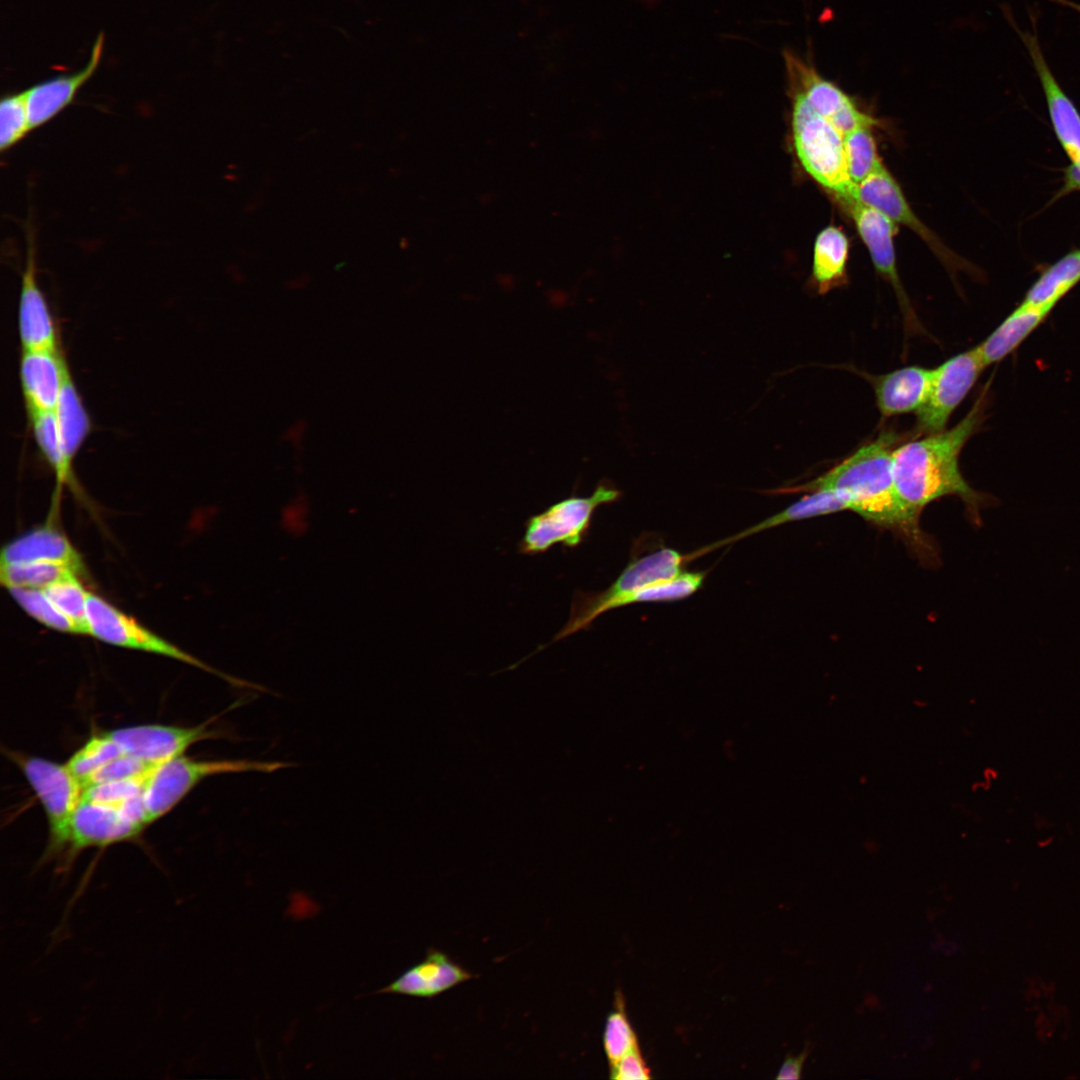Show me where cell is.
Wrapping results in <instances>:
<instances>
[{
    "label": "cell",
    "instance_id": "6da1fadb",
    "mask_svg": "<svg viewBox=\"0 0 1080 1080\" xmlns=\"http://www.w3.org/2000/svg\"><path fill=\"white\" fill-rule=\"evenodd\" d=\"M897 440L895 432L883 431L816 479L780 492L834 491L847 502L850 511L896 533L919 556L929 558L935 552L920 527V516L907 508L896 489L892 454Z\"/></svg>",
    "mask_w": 1080,
    "mask_h": 1080
},
{
    "label": "cell",
    "instance_id": "7a4b0ae2",
    "mask_svg": "<svg viewBox=\"0 0 1080 1080\" xmlns=\"http://www.w3.org/2000/svg\"><path fill=\"white\" fill-rule=\"evenodd\" d=\"M988 386L970 411L954 427L930 433L924 438L904 443L894 449L893 474L903 503L916 515L931 502L957 496L965 504L972 520L980 521L979 511L990 502L989 496L974 490L959 468V455L966 442L985 419Z\"/></svg>",
    "mask_w": 1080,
    "mask_h": 1080
},
{
    "label": "cell",
    "instance_id": "3957f363",
    "mask_svg": "<svg viewBox=\"0 0 1080 1080\" xmlns=\"http://www.w3.org/2000/svg\"><path fill=\"white\" fill-rule=\"evenodd\" d=\"M791 104V138L804 171L842 203L857 196L844 150V135L816 112L804 96L787 87Z\"/></svg>",
    "mask_w": 1080,
    "mask_h": 1080
},
{
    "label": "cell",
    "instance_id": "277c9868",
    "mask_svg": "<svg viewBox=\"0 0 1080 1080\" xmlns=\"http://www.w3.org/2000/svg\"><path fill=\"white\" fill-rule=\"evenodd\" d=\"M689 560V554H681L675 549L664 547L631 560L605 590L576 591L567 623L549 644L587 630L602 614L626 606V601L632 594L651 584L679 575Z\"/></svg>",
    "mask_w": 1080,
    "mask_h": 1080
},
{
    "label": "cell",
    "instance_id": "5b68a950",
    "mask_svg": "<svg viewBox=\"0 0 1080 1080\" xmlns=\"http://www.w3.org/2000/svg\"><path fill=\"white\" fill-rule=\"evenodd\" d=\"M620 496L618 489L601 481L589 496L572 494L551 504L525 521L519 553L538 555L557 544L568 549L578 547L588 534L595 510Z\"/></svg>",
    "mask_w": 1080,
    "mask_h": 1080
},
{
    "label": "cell",
    "instance_id": "8992f818",
    "mask_svg": "<svg viewBox=\"0 0 1080 1080\" xmlns=\"http://www.w3.org/2000/svg\"><path fill=\"white\" fill-rule=\"evenodd\" d=\"M295 766L280 761L247 759L196 761L178 756L158 764L150 773L144 789L148 821L154 822L168 813L192 788L203 779L225 773H272Z\"/></svg>",
    "mask_w": 1080,
    "mask_h": 1080
},
{
    "label": "cell",
    "instance_id": "52a82bcc",
    "mask_svg": "<svg viewBox=\"0 0 1080 1080\" xmlns=\"http://www.w3.org/2000/svg\"><path fill=\"white\" fill-rule=\"evenodd\" d=\"M86 618L89 635L114 645L169 657L213 673L232 685L262 690V686L225 675L179 647L147 629L113 604L94 593L88 592Z\"/></svg>",
    "mask_w": 1080,
    "mask_h": 1080
},
{
    "label": "cell",
    "instance_id": "ba28073f",
    "mask_svg": "<svg viewBox=\"0 0 1080 1080\" xmlns=\"http://www.w3.org/2000/svg\"><path fill=\"white\" fill-rule=\"evenodd\" d=\"M47 816L50 845L45 858L63 851L70 819L84 798L83 782L64 764L39 757H15Z\"/></svg>",
    "mask_w": 1080,
    "mask_h": 1080
},
{
    "label": "cell",
    "instance_id": "9c48e42d",
    "mask_svg": "<svg viewBox=\"0 0 1080 1080\" xmlns=\"http://www.w3.org/2000/svg\"><path fill=\"white\" fill-rule=\"evenodd\" d=\"M787 87L799 91L813 109L828 119L843 135L877 120L858 106L856 100L817 69L810 53L784 49Z\"/></svg>",
    "mask_w": 1080,
    "mask_h": 1080
},
{
    "label": "cell",
    "instance_id": "30bf717a",
    "mask_svg": "<svg viewBox=\"0 0 1080 1080\" xmlns=\"http://www.w3.org/2000/svg\"><path fill=\"white\" fill-rule=\"evenodd\" d=\"M984 368L975 347L934 368L928 397L916 412L918 430L928 434L944 430Z\"/></svg>",
    "mask_w": 1080,
    "mask_h": 1080
},
{
    "label": "cell",
    "instance_id": "8fae6325",
    "mask_svg": "<svg viewBox=\"0 0 1080 1080\" xmlns=\"http://www.w3.org/2000/svg\"><path fill=\"white\" fill-rule=\"evenodd\" d=\"M142 829L118 807L83 798L68 824L63 847V851H68L65 866L83 849L103 848L133 839Z\"/></svg>",
    "mask_w": 1080,
    "mask_h": 1080
},
{
    "label": "cell",
    "instance_id": "7c38bea8",
    "mask_svg": "<svg viewBox=\"0 0 1080 1080\" xmlns=\"http://www.w3.org/2000/svg\"><path fill=\"white\" fill-rule=\"evenodd\" d=\"M212 721L209 719L195 727L137 725L115 729L108 734L125 754L158 765L181 756L194 743L217 738L218 732L208 729Z\"/></svg>",
    "mask_w": 1080,
    "mask_h": 1080
},
{
    "label": "cell",
    "instance_id": "4fadbf2b",
    "mask_svg": "<svg viewBox=\"0 0 1080 1080\" xmlns=\"http://www.w3.org/2000/svg\"><path fill=\"white\" fill-rule=\"evenodd\" d=\"M18 305V331L23 350L59 349L57 327L44 293L37 282L35 247L28 238Z\"/></svg>",
    "mask_w": 1080,
    "mask_h": 1080
},
{
    "label": "cell",
    "instance_id": "5bb4252c",
    "mask_svg": "<svg viewBox=\"0 0 1080 1080\" xmlns=\"http://www.w3.org/2000/svg\"><path fill=\"white\" fill-rule=\"evenodd\" d=\"M1039 77L1056 136L1071 162H1080V115L1054 77L1035 32L1014 25Z\"/></svg>",
    "mask_w": 1080,
    "mask_h": 1080
},
{
    "label": "cell",
    "instance_id": "9a60e30c",
    "mask_svg": "<svg viewBox=\"0 0 1080 1080\" xmlns=\"http://www.w3.org/2000/svg\"><path fill=\"white\" fill-rule=\"evenodd\" d=\"M840 204L853 219L870 253L874 267L893 286L903 309L909 310L910 304L896 265L894 247L896 223L882 212L861 202L858 197L850 198Z\"/></svg>",
    "mask_w": 1080,
    "mask_h": 1080
},
{
    "label": "cell",
    "instance_id": "2e32d148",
    "mask_svg": "<svg viewBox=\"0 0 1080 1080\" xmlns=\"http://www.w3.org/2000/svg\"><path fill=\"white\" fill-rule=\"evenodd\" d=\"M69 372L60 349L23 350L19 375L30 416L54 412Z\"/></svg>",
    "mask_w": 1080,
    "mask_h": 1080
},
{
    "label": "cell",
    "instance_id": "e0dca14e",
    "mask_svg": "<svg viewBox=\"0 0 1080 1080\" xmlns=\"http://www.w3.org/2000/svg\"><path fill=\"white\" fill-rule=\"evenodd\" d=\"M857 196L864 204L915 232L942 261L953 263L952 254L915 215L899 184L883 165L857 185Z\"/></svg>",
    "mask_w": 1080,
    "mask_h": 1080
},
{
    "label": "cell",
    "instance_id": "ac0fdd59",
    "mask_svg": "<svg viewBox=\"0 0 1080 1080\" xmlns=\"http://www.w3.org/2000/svg\"><path fill=\"white\" fill-rule=\"evenodd\" d=\"M103 47L104 34L100 33L81 70L39 82L25 90L31 130L46 124L72 103L80 88L97 70Z\"/></svg>",
    "mask_w": 1080,
    "mask_h": 1080
},
{
    "label": "cell",
    "instance_id": "d6986e66",
    "mask_svg": "<svg viewBox=\"0 0 1080 1080\" xmlns=\"http://www.w3.org/2000/svg\"><path fill=\"white\" fill-rule=\"evenodd\" d=\"M473 978L445 953L430 949L425 958L407 968L378 993L433 998Z\"/></svg>",
    "mask_w": 1080,
    "mask_h": 1080
},
{
    "label": "cell",
    "instance_id": "ffe728a7",
    "mask_svg": "<svg viewBox=\"0 0 1080 1080\" xmlns=\"http://www.w3.org/2000/svg\"><path fill=\"white\" fill-rule=\"evenodd\" d=\"M0 560V564L61 563L80 573L84 570L78 551L51 521L7 543Z\"/></svg>",
    "mask_w": 1080,
    "mask_h": 1080
},
{
    "label": "cell",
    "instance_id": "44dd1931",
    "mask_svg": "<svg viewBox=\"0 0 1080 1080\" xmlns=\"http://www.w3.org/2000/svg\"><path fill=\"white\" fill-rule=\"evenodd\" d=\"M933 369L907 366L872 378L877 407L884 417L917 412L925 403Z\"/></svg>",
    "mask_w": 1080,
    "mask_h": 1080
},
{
    "label": "cell",
    "instance_id": "7402d4cb",
    "mask_svg": "<svg viewBox=\"0 0 1080 1080\" xmlns=\"http://www.w3.org/2000/svg\"><path fill=\"white\" fill-rule=\"evenodd\" d=\"M847 510L850 511L847 502L836 492L828 489H816L808 492L807 495H804L802 498L795 501L794 503L786 507L784 510L771 515L763 521L751 527H748L735 535H732L716 543L694 551L693 554L696 558L716 548L732 544L735 541L744 539L756 533L783 524L834 514Z\"/></svg>",
    "mask_w": 1080,
    "mask_h": 1080
},
{
    "label": "cell",
    "instance_id": "603a6c76",
    "mask_svg": "<svg viewBox=\"0 0 1080 1080\" xmlns=\"http://www.w3.org/2000/svg\"><path fill=\"white\" fill-rule=\"evenodd\" d=\"M1052 310L1020 303L978 346L986 367L1013 353L1046 319Z\"/></svg>",
    "mask_w": 1080,
    "mask_h": 1080
},
{
    "label": "cell",
    "instance_id": "cb8c5ba5",
    "mask_svg": "<svg viewBox=\"0 0 1080 1080\" xmlns=\"http://www.w3.org/2000/svg\"><path fill=\"white\" fill-rule=\"evenodd\" d=\"M53 413L62 453L73 464L91 431L92 423L70 372Z\"/></svg>",
    "mask_w": 1080,
    "mask_h": 1080
},
{
    "label": "cell",
    "instance_id": "d4e9b609",
    "mask_svg": "<svg viewBox=\"0 0 1080 1080\" xmlns=\"http://www.w3.org/2000/svg\"><path fill=\"white\" fill-rule=\"evenodd\" d=\"M849 241L836 226L824 228L816 237L813 250L812 275L820 294L846 282Z\"/></svg>",
    "mask_w": 1080,
    "mask_h": 1080
},
{
    "label": "cell",
    "instance_id": "484cf974",
    "mask_svg": "<svg viewBox=\"0 0 1080 1080\" xmlns=\"http://www.w3.org/2000/svg\"><path fill=\"white\" fill-rule=\"evenodd\" d=\"M1080 282V250L1048 267L1027 291L1022 303L1052 310Z\"/></svg>",
    "mask_w": 1080,
    "mask_h": 1080
},
{
    "label": "cell",
    "instance_id": "4316f807",
    "mask_svg": "<svg viewBox=\"0 0 1080 1080\" xmlns=\"http://www.w3.org/2000/svg\"><path fill=\"white\" fill-rule=\"evenodd\" d=\"M30 419L35 442L55 474L53 507L56 510L64 487L75 488L76 486L73 464L62 453L54 413L35 414L30 416Z\"/></svg>",
    "mask_w": 1080,
    "mask_h": 1080
},
{
    "label": "cell",
    "instance_id": "83f0119b",
    "mask_svg": "<svg viewBox=\"0 0 1080 1080\" xmlns=\"http://www.w3.org/2000/svg\"><path fill=\"white\" fill-rule=\"evenodd\" d=\"M81 575L75 568L61 563L0 564V580L7 589H44L69 575Z\"/></svg>",
    "mask_w": 1080,
    "mask_h": 1080
},
{
    "label": "cell",
    "instance_id": "f1b7e54d",
    "mask_svg": "<svg viewBox=\"0 0 1080 1080\" xmlns=\"http://www.w3.org/2000/svg\"><path fill=\"white\" fill-rule=\"evenodd\" d=\"M872 127L862 126L844 135L848 173L856 185L883 165L877 153Z\"/></svg>",
    "mask_w": 1080,
    "mask_h": 1080
},
{
    "label": "cell",
    "instance_id": "f546056e",
    "mask_svg": "<svg viewBox=\"0 0 1080 1080\" xmlns=\"http://www.w3.org/2000/svg\"><path fill=\"white\" fill-rule=\"evenodd\" d=\"M17 604L32 618L48 628L64 633L82 634L79 627L66 616L42 589L9 588Z\"/></svg>",
    "mask_w": 1080,
    "mask_h": 1080
},
{
    "label": "cell",
    "instance_id": "4dcf8cb0",
    "mask_svg": "<svg viewBox=\"0 0 1080 1080\" xmlns=\"http://www.w3.org/2000/svg\"><path fill=\"white\" fill-rule=\"evenodd\" d=\"M79 575H69L42 589L47 597L81 630L89 634L86 618L88 592L80 582Z\"/></svg>",
    "mask_w": 1080,
    "mask_h": 1080
},
{
    "label": "cell",
    "instance_id": "1f68e13d",
    "mask_svg": "<svg viewBox=\"0 0 1080 1080\" xmlns=\"http://www.w3.org/2000/svg\"><path fill=\"white\" fill-rule=\"evenodd\" d=\"M123 754L118 743L106 732L92 736L66 765L84 783L100 767Z\"/></svg>",
    "mask_w": 1080,
    "mask_h": 1080
},
{
    "label": "cell",
    "instance_id": "d6a6232c",
    "mask_svg": "<svg viewBox=\"0 0 1080 1080\" xmlns=\"http://www.w3.org/2000/svg\"><path fill=\"white\" fill-rule=\"evenodd\" d=\"M31 130L26 91L6 95L0 102V150L19 143Z\"/></svg>",
    "mask_w": 1080,
    "mask_h": 1080
},
{
    "label": "cell",
    "instance_id": "836d02e7",
    "mask_svg": "<svg viewBox=\"0 0 1080 1080\" xmlns=\"http://www.w3.org/2000/svg\"><path fill=\"white\" fill-rule=\"evenodd\" d=\"M616 1009L607 1016L603 1031V1048L609 1064H612L638 1047L637 1038L627 1018L621 999L615 1001Z\"/></svg>",
    "mask_w": 1080,
    "mask_h": 1080
},
{
    "label": "cell",
    "instance_id": "e575fe53",
    "mask_svg": "<svg viewBox=\"0 0 1080 1080\" xmlns=\"http://www.w3.org/2000/svg\"><path fill=\"white\" fill-rule=\"evenodd\" d=\"M152 770L139 776L88 786L85 788L84 799L118 807L125 800L144 791Z\"/></svg>",
    "mask_w": 1080,
    "mask_h": 1080
},
{
    "label": "cell",
    "instance_id": "d590c367",
    "mask_svg": "<svg viewBox=\"0 0 1080 1080\" xmlns=\"http://www.w3.org/2000/svg\"><path fill=\"white\" fill-rule=\"evenodd\" d=\"M155 764L143 761L133 755L123 754L96 770L84 781L85 788L100 783L135 777L152 770Z\"/></svg>",
    "mask_w": 1080,
    "mask_h": 1080
},
{
    "label": "cell",
    "instance_id": "8d00e7d4",
    "mask_svg": "<svg viewBox=\"0 0 1080 1080\" xmlns=\"http://www.w3.org/2000/svg\"><path fill=\"white\" fill-rule=\"evenodd\" d=\"M610 1077L618 1080H643L651 1077L638 1047L610 1064Z\"/></svg>",
    "mask_w": 1080,
    "mask_h": 1080
},
{
    "label": "cell",
    "instance_id": "74e56055",
    "mask_svg": "<svg viewBox=\"0 0 1080 1080\" xmlns=\"http://www.w3.org/2000/svg\"><path fill=\"white\" fill-rule=\"evenodd\" d=\"M811 1047L809 1044L804 1048L803 1052L797 1057H787L782 1064L777 1079H798L801 1077L802 1066L805 1059L810 1053Z\"/></svg>",
    "mask_w": 1080,
    "mask_h": 1080
},
{
    "label": "cell",
    "instance_id": "f35d334b",
    "mask_svg": "<svg viewBox=\"0 0 1080 1080\" xmlns=\"http://www.w3.org/2000/svg\"><path fill=\"white\" fill-rule=\"evenodd\" d=\"M307 433V424L304 420H297L290 424L282 434V440L293 448H301Z\"/></svg>",
    "mask_w": 1080,
    "mask_h": 1080
},
{
    "label": "cell",
    "instance_id": "ab89813d",
    "mask_svg": "<svg viewBox=\"0 0 1080 1080\" xmlns=\"http://www.w3.org/2000/svg\"><path fill=\"white\" fill-rule=\"evenodd\" d=\"M1064 182L1063 193L1080 190V162H1071L1065 171Z\"/></svg>",
    "mask_w": 1080,
    "mask_h": 1080
},
{
    "label": "cell",
    "instance_id": "60d3db41",
    "mask_svg": "<svg viewBox=\"0 0 1080 1080\" xmlns=\"http://www.w3.org/2000/svg\"><path fill=\"white\" fill-rule=\"evenodd\" d=\"M310 283V276L307 274H300L287 281L286 287L290 290L305 289Z\"/></svg>",
    "mask_w": 1080,
    "mask_h": 1080
},
{
    "label": "cell",
    "instance_id": "b9f144b4",
    "mask_svg": "<svg viewBox=\"0 0 1080 1080\" xmlns=\"http://www.w3.org/2000/svg\"><path fill=\"white\" fill-rule=\"evenodd\" d=\"M1050 1H1053V2L1058 3L1060 5L1066 6L1068 8L1073 9L1074 11L1080 13V4L1079 3L1072 2L1070 0H1050Z\"/></svg>",
    "mask_w": 1080,
    "mask_h": 1080
}]
</instances>
